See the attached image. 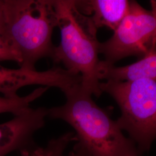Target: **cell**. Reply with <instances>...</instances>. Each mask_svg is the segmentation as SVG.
I'll return each instance as SVG.
<instances>
[{"label": "cell", "mask_w": 156, "mask_h": 156, "mask_svg": "<svg viewBox=\"0 0 156 156\" xmlns=\"http://www.w3.org/2000/svg\"><path fill=\"white\" fill-rule=\"evenodd\" d=\"M57 27L61 41L51 57L55 63H62L70 73L79 75L80 86L92 95L100 97L98 77L100 44L97 29L89 16L78 10L74 0H52Z\"/></svg>", "instance_id": "2"}, {"label": "cell", "mask_w": 156, "mask_h": 156, "mask_svg": "<svg viewBox=\"0 0 156 156\" xmlns=\"http://www.w3.org/2000/svg\"><path fill=\"white\" fill-rule=\"evenodd\" d=\"M62 106L48 109V117L62 120L74 129L77 144L91 156H131L136 154L109 113L98 106L80 84L65 93Z\"/></svg>", "instance_id": "1"}, {"label": "cell", "mask_w": 156, "mask_h": 156, "mask_svg": "<svg viewBox=\"0 0 156 156\" xmlns=\"http://www.w3.org/2000/svg\"><path fill=\"white\" fill-rule=\"evenodd\" d=\"M4 36L21 59L20 67L35 69L42 58H51L52 42L57 27L52 0H3Z\"/></svg>", "instance_id": "3"}, {"label": "cell", "mask_w": 156, "mask_h": 156, "mask_svg": "<svg viewBox=\"0 0 156 156\" xmlns=\"http://www.w3.org/2000/svg\"><path fill=\"white\" fill-rule=\"evenodd\" d=\"M71 82V75L61 67L38 71L21 67L19 69L7 68L0 65V93L9 98L17 97V91L24 86L41 85L57 87L62 91Z\"/></svg>", "instance_id": "7"}, {"label": "cell", "mask_w": 156, "mask_h": 156, "mask_svg": "<svg viewBox=\"0 0 156 156\" xmlns=\"http://www.w3.org/2000/svg\"><path fill=\"white\" fill-rule=\"evenodd\" d=\"M67 156H91L83 147L76 144L74 146L73 151H71Z\"/></svg>", "instance_id": "13"}, {"label": "cell", "mask_w": 156, "mask_h": 156, "mask_svg": "<svg viewBox=\"0 0 156 156\" xmlns=\"http://www.w3.org/2000/svg\"><path fill=\"white\" fill-rule=\"evenodd\" d=\"M75 140V133L68 132L50 140L44 147H37L28 156H63L68 145Z\"/></svg>", "instance_id": "11"}, {"label": "cell", "mask_w": 156, "mask_h": 156, "mask_svg": "<svg viewBox=\"0 0 156 156\" xmlns=\"http://www.w3.org/2000/svg\"><path fill=\"white\" fill-rule=\"evenodd\" d=\"M5 30V19L3 0H0V35H4Z\"/></svg>", "instance_id": "14"}, {"label": "cell", "mask_w": 156, "mask_h": 156, "mask_svg": "<svg viewBox=\"0 0 156 156\" xmlns=\"http://www.w3.org/2000/svg\"><path fill=\"white\" fill-rule=\"evenodd\" d=\"M13 61L21 64V59L8 40L0 35V62Z\"/></svg>", "instance_id": "12"}, {"label": "cell", "mask_w": 156, "mask_h": 156, "mask_svg": "<svg viewBox=\"0 0 156 156\" xmlns=\"http://www.w3.org/2000/svg\"><path fill=\"white\" fill-rule=\"evenodd\" d=\"M48 117V109L30 108L5 123L0 124V156L20 151L23 156L28 154L37 146L34 135L42 128Z\"/></svg>", "instance_id": "6"}, {"label": "cell", "mask_w": 156, "mask_h": 156, "mask_svg": "<svg viewBox=\"0 0 156 156\" xmlns=\"http://www.w3.org/2000/svg\"><path fill=\"white\" fill-rule=\"evenodd\" d=\"M137 156V154H134V155H132V156Z\"/></svg>", "instance_id": "15"}, {"label": "cell", "mask_w": 156, "mask_h": 156, "mask_svg": "<svg viewBox=\"0 0 156 156\" xmlns=\"http://www.w3.org/2000/svg\"><path fill=\"white\" fill-rule=\"evenodd\" d=\"M151 5L147 10L131 1L127 15L113 35L100 44L106 64L114 66L127 57L142 58L156 52V0L151 1Z\"/></svg>", "instance_id": "5"}, {"label": "cell", "mask_w": 156, "mask_h": 156, "mask_svg": "<svg viewBox=\"0 0 156 156\" xmlns=\"http://www.w3.org/2000/svg\"><path fill=\"white\" fill-rule=\"evenodd\" d=\"M49 87H41L24 97L18 96L9 98L0 97V114L11 113L15 116L20 115L30 108V104L45 93Z\"/></svg>", "instance_id": "10"}, {"label": "cell", "mask_w": 156, "mask_h": 156, "mask_svg": "<svg viewBox=\"0 0 156 156\" xmlns=\"http://www.w3.org/2000/svg\"><path fill=\"white\" fill-rule=\"evenodd\" d=\"M100 80H129L140 78L156 79V51L138 62L123 67L107 65L100 61L98 68Z\"/></svg>", "instance_id": "9"}, {"label": "cell", "mask_w": 156, "mask_h": 156, "mask_svg": "<svg viewBox=\"0 0 156 156\" xmlns=\"http://www.w3.org/2000/svg\"><path fill=\"white\" fill-rule=\"evenodd\" d=\"M102 93L116 102L121 116L116 121L142 146L156 138V79L140 78L129 80L101 82Z\"/></svg>", "instance_id": "4"}, {"label": "cell", "mask_w": 156, "mask_h": 156, "mask_svg": "<svg viewBox=\"0 0 156 156\" xmlns=\"http://www.w3.org/2000/svg\"><path fill=\"white\" fill-rule=\"evenodd\" d=\"M131 1L89 0L76 1L78 10L89 16L97 30L109 28L113 32L128 12Z\"/></svg>", "instance_id": "8"}]
</instances>
